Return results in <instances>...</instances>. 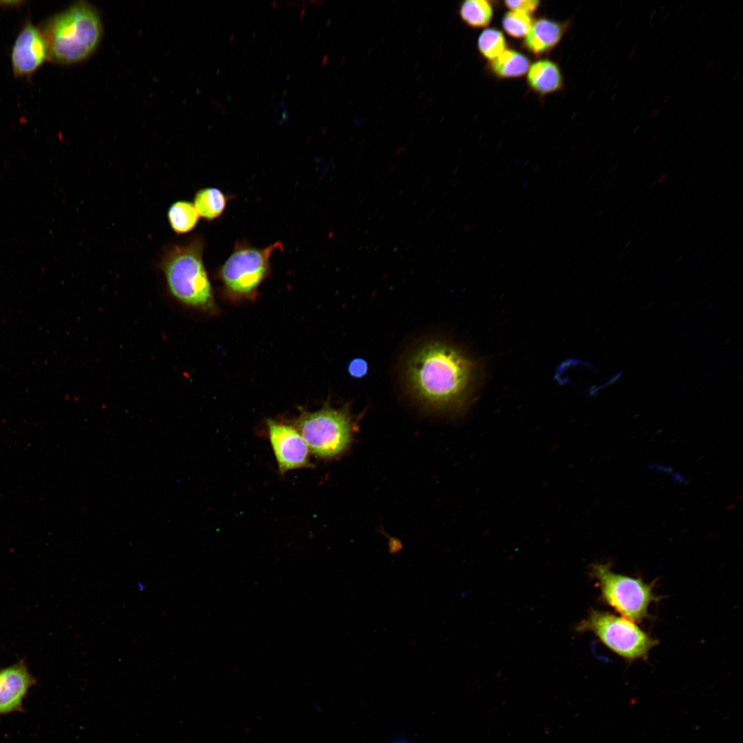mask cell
<instances>
[{
    "label": "cell",
    "instance_id": "cell-20",
    "mask_svg": "<svg viewBox=\"0 0 743 743\" xmlns=\"http://www.w3.org/2000/svg\"><path fill=\"white\" fill-rule=\"evenodd\" d=\"M348 372L353 378H361L368 372V364L363 358H354L348 365Z\"/></svg>",
    "mask_w": 743,
    "mask_h": 743
},
{
    "label": "cell",
    "instance_id": "cell-19",
    "mask_svg": "<svg viewBox=\"0 0 743 743\" xmlns=\"http://www.w3.org/2000/svg\"><path fill=\"white\" fill-rule=\"evenodd\" d=\"M504 3L510 10L528 14L534 12L539 5V1L535 0L505 1Z\"/></svg>",
    "mask_w": 743,
    "mask_h": 743
},
{
    "label": "cell",
    "instance_id": "cell-8",
    "mask_svg": "<svg viewBox=\"0 0 743 743\" xmlns=\"http://www.w3.org/2000/svg\"><path fill=\"white\" fill-rule=\"evenodd\" d=\"M266 426L280 474L312 466L310 449L294 424L268 419Z\"/></svg>",
    "mask_w": 743,
    "mask_h": 743
},
{
    "label": "cell",
    "instance_id": "cell-3",
    "mask_svg": "<svg viewBox=\"0 0 743 743\" xmlns=\"http://www.w3.org/2000/svg\"><path fill=\"white\" fill-rule=\"evenodd\" d=\"M42 32L49 59L71 64L94 52L101 38L102 25L94 8L81 1L50 19Z\"/></svg>",
    "mask_w": 743,
    "mask_h": 743
},
{
    "label": "cell",
    "instance_id": "cell-31",
    "mask_svg": "<svg viewBox=\"0 0 743 743\" xmlns=\"http://www.w3.org/2000/svg\"><path fill=\"white\" fill-rule=\"evenodd\" d=\"M705 114H706V111H703L702 113V114L700 115V116H699L698 120H701L702 118H703Z\"/></svg>",
    "mask_w": 743,
    "mask_h": 743
},
{
    "label": "cell",
    "instance_id": "cell-5",
    "mask_svg": "<svg viewBox=\"0 0 743 743\" xmlns=\"http://www.w3.org/2000/svg\"><path fill=\"white\" fill-rule=\"evenodd\" d=\"M590 572L597 581L601 600L633 622L649 618V605L660 599L653 591L654 583L616 573L610 563H594Z\"/></svg>",
    "mask_w": 743,
    "mask_h": 743
},
{
    "label": "cell",
    "instance_id": "cell-23",
    "mask_svg": "<svg viewBox=\"0 0 743 743\" xmlns=\"http://www.w3.org/2000/svg\"><path fill=\"white\" fill-rule=\"evenodd\" d=\"M660 112H661V111H660V109H655V110H654V111H653V112H652V113L651 114V116H650V118H651L652 120H654V119H656V118H657V117H658V116H659V114H660Z\"/></svg>",
    "mask_w": 743,
    "mask_h": 743
},
{
    "label": "cell",
    "instance_id": "cell-18",
    "mask_svg": "<svg viewBox=\"0 0 743 743\" xmlns=\"http://www.w3.org/2000/svg\"><path fill=\"white\" fill-rule=\"evenodd\" d=\"M532 23L530 14L513 10L506 12L502 20L504 31L515 39L525 37L530 31Z\"/></svg>",
    "mask_w": 743,
    "mask_h": 743
},
{
    "label": "cell",
    "instance_id": "cell-27",
    "mask_svg": "<svg viewBox=\"0 0 743 743\" xmlns=\"http://www.w3.org/2000/svg\"><path fill=\"white\" fill-rule=\"evenodd\" d=\"M636 52V49H634V50H632L631 51V52H630L629 55L628 56V59H629V60H630V59H631V58H632V57H633V56H634V54H635Z\"/></svg>",
    "mask_w": 743,
    "mask_h": 743
},
{
    "label": "cell",
    "instance_id": "cell-9",
    "mask_svg": "<svg viewBox=\"0 0 743 743\" xmlns=\"http://www.w3.org/2000/svg\"><path fill=\"white\" fill-rule=\"evenodd\" d=\"M49 59L48 47L43 32L30 22L18 34L11 53L12 66L16 76L32 74Z\"/></svg>",
    "mask_w": 743,
    "mask_h": 743
},
{
    "label": "cell",
    "instance_id": "cell-29",
    "mask_svg": "<svg viewBox=\"0 0 743 743\" xmlns=\"http://www.w3.org/2000/svg\"><path fill=\"white\" fill-rule=\"evenodd\" d=\"M671 97H672V96H671V94H669V95H668V96H667V98H665V100H664V103H667V102H668V101H669V100H670V98H671Z\"/></svg>",
    "mask_w": 743,
    "mask_h": 743
},
{
    "label": "cell",
    "instance_id": "cell-15",
    "mask_svg": "<svg viewBox=\"0 0 743 743\" xmlns=\"http://www.w3.org/2000/svg\"><path fill=\"white\" fill-rule=\"evenodd\" d=\"M167 215L171 227L177 234L193 230L199 219L193 204L183 200L174 202L169 208Z\"/></svg>",
    "mask_w": 743,
    "mask_h": 743
},
{
    "label": "cell",
    "instance_id": "cell-26",
    "mask_svg": "<svg viewBox=\"0 0 743 743\" xmlns=\"http://www.w3.org/2000/svg\"><path fill=\"white\" fill-rule=\"evenodd\" d=\"M669 14L665 15L663 17L662 20L660 21V23L663 24V23H665L667 21V20L669 19Z\"/></svg>",
    "mask_w": 743,
    "mask_h": 743
},
{
    "label": "cell",
    "instance_id": "cell-28",
    "mask_svg": "<svg viewBox=\"0 0 743 743\" xmlns=\"http://www.w3.org/2000/svg\"><path fill=\"white\" fill-rule=\"evenodd\" d=\"M714 62H715V59L711 60L709 61V64L707 65V69H709L711 67V65L714 63Z\"/></svg>",
    "mask_w": 743,
    "mask_h": 743
},
{
    "label": "cell",
    "instance_id": "cell-16",
    "mask_svg": "<svg viewBox=\"0 0 743 743\" xmlns=\"http://www.w3.org/2000/svg\"><path fill=\"white\" fill-rule=\"evenodd\" d=\"M459 12L462 21L469 26L478 28L489 25L493 9L488 1L467 0L462 3Z\"/></svg>",
    "mask_w": 743,
    "mask_h": 743
},
{
    "label": "cell",
    "instance_id": "cell-12",
    "mask_svg": "<svg viewBox=\"0 0 743 743\" xmlns=\"http://www.w3.org/2000/svg\"><path fill=\"white\" fill-rule=\"evenodd\" d=\"M527 82L530 89L541 95L557 91L563 83L559 66L548 59H541L530 65Z\"/></svg>",
    "mask_w": 743,
    "mask_h": 743
},
{
    "label": "cell",
    "instance_id": "cell-30",
    "mask_svg": "<svg viewBox=\"0 0 743 743\" xmlns=\"http://www.w3.org/2000/svg\"><path fill=\"white\" fill-rule=\"evenodd\" d=\"M657 135L654 136L650 140V143H653L657 139Z\"/></svg>",
    "mask_w": 743,
    "mask_h": 743
},
{
    "label": "cell",
    "instance_id": "cell-13",
    "mask_svg": "<svg viewBox=\"0 0 743 743\" xmlns=\"http://www.w3.org/2000/svg\"><path fill=\"white\" fill-rule=\"evenodd\" d=\"M529 58L514 50H506L490 61L491 71L499 78H517L524 76L530 67Z\"/></svg>",
    "mask_w": 743,
    "mask_h": 743
},
{
    "label": "cell",
    "instance_id": "cell-34",
    "mask_svg": "<svg viewBox=\"0 0 743 743\" xmlns=\"http://www.w3.org/2000/svg\"><path fill=\"white\" fill-rule=\"evenodd\" d=\"M616 166H613V169H612V171H610V173H613V172L614 171V170H615V169H616Z\"/></svg>",
    "mask_w": 743,
    "mask_h": 743
},
{
    "label": "cell",
    "instance_id": "cell-11",
    "mask_svg": "<svg viewBox=\"0 0 743 743\" xmlns=\"http://www.w3.org/2000/svg\"><path fill=\"white\" fill-rule=\"evenodd\" d=\"M566 28V23L540 18L533 21L525 36L524 46L536 56L545 54L560 42Z\"/></svg>",
    "mask_w": 743,
    "mask_h": 743
},
{
    "label": "cell",
    "instance_id": "cell-24",
    "mask_svg": "<svg viewBox=\"0 0 743 743\" xmlns=\"http://www.w3.org/2000/svg\"><path fill=\"white\" fill-rule=\"evenodd\" d=\"M682 9H683V6H682L681 5L678 6L677 7V8L675 10V12H674L675 16L678 17L680 14V13L681 12V11L682 10Z\"/></svg>",
    "mask_w": 743,
    "mask_h": 743
},
{
    "label": "cell",
    "instance_id": "cell-6",
    "mask_svg": "<svg viewBox=\"0 0 743 743\" xmlns=\"http://www.w3.org/2000/svg\"><path fill=\"white\" fill-rule=\"evenodd\" d=\"M577 630L594 634L608 649L627 660L645 658L658 643L634 622L598 610L591 611Z\"/></svg>",
    "mask_w": 743,
    "mask_h": 743
},
{
    "label": "cell",
    "instance_id": "cell-10",
    "mask_svg": "<svg viewBox=\"0 0 743 743\" xmlns=\"http://www.w3.org/2000/svg\"><path fill=\"white\" fill-rule=\"evenodd\" d=\"M36 683L22 660L0 670V717L23 711V701Z\"/></svg>",
    "mask_w": 743,
    "mask_h": 743
},
{
    "label": "cell",
    "instance_id": "cell-2",
    "mask_svg": "<svg viewBox=\"0 0 743 743\" xmlns=\"http://www.w3.org/2000/svg\"><path fill=\"white\" fill-rule=\"evenodd\" d=\"M204 244L196 237L173 244L163 254L160 268L171 295L193 308L215 310L211 283L202 259Z\"/></svg>",
    "mask_w": 743,
    "mask_h": 743
},
{
    "label": "cell",
    "instance_id": "cell-22",
    "mask_svg": "<svg viewBox=\"0 0 743 743\" xmlns=\"http://www.w3.org/2000/svg\"><path fill=\"white\" fill-rule=\"evenodd\" d=\"M21 3H22V1H0V6H5V7H7V6H10V7L17 6L18 4H21Z\"/></svg>",
    "mask_w": 743,
    "mask_h": 743
},
{
    "label": "cell",
    "instance_id": "cell-1",
    "mask_svg": "<svg viewBox=\"0 0 743 743\" xmlns=\"http://www.w3.org/2000/svg\"><path fill=\"white\" fill-rule=\"evenodd\" d=\"M477 369L475 363L456 347L433 341L409 356L405 377L412 395L425 407L458 412L470 399Z\"/></svg>",
    "mask_w": 743,
    "mask_h": 743
},
{
    "label": "cell",
    "instance_id": "cell-21",
    "mask_svg": "<svg viewBox=\"0 0 743 743\" xmlns=\"http://www.w3.org/2000/svg\"><path fill=\"white\" fill-rule=\"evenodd\" d=\"M290 119V114L286 99L279 100L275 105L274 122L282 125Z\"/></svg>",
    "mask_w": 743,
    "mask_h": 743
},
{
    "label": "cell",
    "instance_id": "cell-17",
    "mask_svg": "<svg viewBox=\"0 0 743 743\" xmlns=\"http://www.w3.org/2000/svg\"><path fill=\"white\" fill-rule=\"evenodd\" d=\"M506 44L504 34L495 28L485 29L477 39L480 53L490 61L506 50Z\"/></svg>",
    "mask_w": 743,
    "mask_h": 743
},
{
    "label": "cell",
    "instance_id": "cell-14",
    "mask_svg": "<svg viewBox=\"0 0 743 743\" xmlns=\"http://www.w3.org/2000/svg\"><path fill=\"white\" fill-rule=\"evenodd\" d=\"M226 203V197L219 189L205 188L196 193L193 205L199 216L206 220H213L221 215Z\"/></svg>",
    "mask_w": 743,
    "mask_h": 743
},
{
    "label": "cell",
    "instance_id": "cell-4",
    "mask_svg": "<svg viewBox=\"0 0 743 743\" xmlns=\"http://www.w3.org/2000/svg\"><path fill=\"white\" fill-rule=\"evenodd\" d=\"M294 425L310 453L319 458L331 459L339 456L347 449L352 440L354 422L347 405L335 409L327 402L314 412L302 410Z\"/></svg>",
    "mask_w": 743,
    "mask_h": 743
},
{
    "label": "cell",
    "instance_id": "cell-32",
    "mask_svg": "<svg viewBox=\"0 0 743 743\" xmlns=\"http://www.w3.org/2000/svg\"><path fill=\"white\" fill-rule=\"evenodd\" d=\"M624 256H625V253H623V254H621V255H620V256H619V257H618V260L623 259V258L624 257Z\"/></svg>",
    "mask_w": 743,
    "mask_h": 743
},
{
    "label": "cell",
    "instance_id": "cell-25",
    "mask_svg": "<svg viewBox=\"0 0 743 743\" xmlns=\"http://www.w3.org/2000/svg\"><path fill=\"white\" fill-rule=\"evenodd\" d=\"M667 173H664V174L661 175L658 179V181H657L658 183V184L662 183L665 180V179L667 177Z\"/></svg>",
    "mask_w": 743,
    "mask_h": 743
},
{
    "label": "cell",
    "instance_id": "cell-33",
    "mask_svg": "<svg viewBox=\"0 0 743 743\" xmlns=\"http://www.w3.org/2000/svg\"><path fill=\"white\" fill-rule=\"evenodd\" d=\"M396 743H409V742H407V741H405V740H399V741H397Z\"/></svg>",
    "mask_w": 743,
    "mask_h": 743
},
{
    "label": "cell",
    "instance_id": "cell-7",
    "mask_svg": "<svg viewBox=\"0 0 743 743\" xmlns=\"http://www.w3.org/2000/svg\"><path fill=\"white\" fill-rule=\"evenodd\" d=\"M283 248L281 242L265 248L237 244L218 274L226 292L237 298L252 296L269 272L272 252Z\"/></svg>",
    "mask_w": 743,
    "mask_h": 743
}]
</instances>
